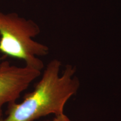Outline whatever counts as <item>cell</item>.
I'll list each match as a JSON object with an SVG mask.
<instances>
[{"label":"cell","mask_w":121,"mask_h":121,"mask_svg":"<svg viewBox=\"0 0 121 121\" xmlns=\"http://www.w3.org/2000/svg\"><path fill=\"white\" fill-rule=\"evenodd\" d=\"M45 121H72L70 118L66 116V114H62L59 116H55V117L53 118L52 120H47Z\"/></svg>","instance_id":"cell-4"},{"label":"cell","mask_w":121,"mask_h":121,"mask_svg":"<svg viewBox=\"0 0 121 121\" xmlns=\"http://www.w3.org/2000/svg\"><path fill=\"white\" fill-rule=\"evenodd\" d=\"M40 74L41 71L26 66L17 67L8 61L0 63V118L3 117V105L16 102L21 94Z\"/></svg>","instance_id":"cell-3"},{"label":"cell","mask_w":121,"mask_h":121,"mask_svg":"<svg viewBox=\"0 0 121 121\" xmlns=\"http://www.w3.org/2000/svg\"><path fill=\"white\" fill-rule=\"evenodd\" d=\"M61 66L59 60H51L34 90L20 103L8 104L7 116L0 121H34L49 114H64L65 105L77 93L80 82L75 75V67L67 65L60 75Z\"/></svg>","instance_id":"cell-1"},{"label":"cell","mask_w":121,"mask_h":121,"mask_svg":"<svg viewBox=\"0 0 121 121\" xmlns=\"http://www.w3.org/2000/svg\"><path fill=\"white\" fill-rule=\"evenodd\" d=\"M40 32L38 25L31 20L16 13L0 12V51L23 60L28 67L41 71L44 64L38 57L48 54L49 48L33 40Z\"/></svg>","instance_id":"cell-2"}]
</instances>
